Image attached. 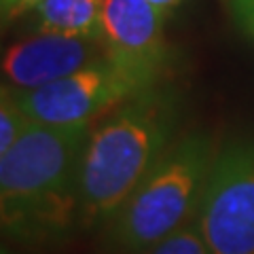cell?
Masks as SVG:
<instances>
[{
  "label": "cell",
  "mask_w": 254,
  "mask_h": 254,
  "mask_svg": "<svg viewBox=\"0 0 254 254\" xmlns=\"http://www.w3.org/2000/svg\"><path fill=\"white\" fill-rule=\"evenodd\" d=\"M87 125L32 123L0 155L2 225L21 240L58 237L81 222L78 168Z\"/></svg>",
  "instance_id": "1"
},
{
  "label": "cell",
  "mask_w": 254,
  "mask_h": 254,
  "mask_svg": "<svg viewBox=\"0 0 254 254\" xmlns=\"http://www.w3.org/2000/svg\"><path fill=\"white\" fill-rule=\"evenodd\" d=\"M172 113L168 102L140 93L85 144L78 168L81 225L93 227L117 216L168 144Z\"/></svg>",
  "instance_id": "2"
},
{
  "label": "cell",
  "mask_w": 254,
  "mask_h": 254,
  "mask_svg": "<svg viewBox=\"0 0 254 254\" xmlns=\"http://www.w3.org/2000/svg\"><path fill=\"white\" fill-rule=\"evenodd\" d=\"M212 161L205 138L193 136L170 146L110 220L113 242L127 252H146L193 220Z\"/></svg>",
  "instance_id": "3"
},
{
  "label": "cell",
  "mask_w": 254,
  "mask_h": 254,
  "mask_svg": "<svg viewBox=\"0 0 254 254\" xmlns=\"http://www.w3.org/2000/svg\"><path fill=\"white\" fill-rule=\"evenodd\" d=\"M195 222L210 254H254V142L214 155Z\"/></svg>",
  "instance_id": "4"
},
{
  "label": "cell",
  "mask_w": 254,
  "mask_h": 254,
  "mask_svg": "<svg viewBox=\"0 0 254 254\" xmlns=\"http://www.w3.org/2000/svg\"><path fill=\"white\" fill-rule=\"evenodd\" d=\"M144 89L110 60L81 68L49 85L13 91L19 106L41 125H89V121L117 102Z\"/></svg>",
  "instance_id": "5"
},
{
  "label": "cell",
  "mask_w": 254,
  "mask_h": 254,
  "mask_svg": "<svg viewBox=\"0 0 254 254\" xmlns=\"http://www.w3.org/2000/svg\"><path fill=\"white\" fill-rule=\"evenodd\" d=\"M165 11L148 0H104L102 38L106 55L142 89L153 83L163 64Z\"/></svg>",
  "instance_id": "6"
},
{
  "label": "cell",
  "mask_w": 254,
  "mask_h": 254,
  "mask_svg": "<svg viewBox=\"0 0 254 254\" xmlns=\"http://www.w3.org/2000/svg\"><path fill=\"white\" fill-rule=\"evenodd\" d=\"M108 60L100 38H72L41 32L11 45L2 58V74L15 89L49 85L81 68Z\"/></svg>",
  "instance_id": "7"
},
{
  "label": "cell",
  "mask_w": 254,
  "mask_h": 254,
  "mask_svg": "<svg viewBox=\"0 0 254 254\" xmlns=\"http://www.w3.org/2000/svg\"><path fill=\"white\" fill-rule=\"evenodd\" d=\"M104 0H43L36 6L38 28L47 34L72 38H102Z\"/></svg>",
  "instance_id": "8"
},
{
  "label": "cell",
  "mask_w": 254,
  "mask_h": 254,
  "mask_svg": "<svg viewBox=\"0 0 254 254\" xmlns=\"http://www.w3.org/2000/svg\"><path fill=\"white\" fill-rule=\"evenodd\" d=\"M32 123L34 121L23 113L15 93L4 85L2 100H0V155H4L28 131Z\"/></svg>",
  "instance_id": "9"
},
{
  "label": "cell",
  "mask_w": 254,
  "mask_h": 254,
  "mask_svg": "<svg viewBox=\"0 0 254 254\" xmlns=\"http://www.w3.org/2000/svg\"><path fill=\"white\" fill-rule=\"evenodd\" d=\"M144 254H210V250L193 218L185 227H180L178 231L170 233L165 240L148 248Z\"/></svg>",
  "instance_id": "10"
},
{
  "label": "cell",
  "mask_w": 254,
  "mask_h": 254,
  "mask_svg": "<svg viewBox=\"0 0 254 254\" xmlns=\"http://www.w3.org/2000/svg\"><path fill=\"white\" fill-rule=\"evenodd\" d=\"M233 13L246 32H254V0H231Z\"/></svg>",
  "instance_id": "11"
},
{
  "label": "cell",
  "mask_w": 254,
  "mask_h": 254,
  "mask_svg": "<svg viewBox=\"0 0 254 254\" xmlns=\"http://www.w3.org/2000/svg\"><path fill=\"white\" fill-rule=\"evenodd\" d=\"M43 0H2V13L4 17H17L28 9H36Z\"/></svg>",
  "instance_id": "12"
},
{
  "label": "cell",
  "mask_w": 254,
  "mask_h": 254,
  "mask_svg": "<svg viewBox=\"0 0 254 254\" xmlns=\"http://www.w3.org/2000/svg\"><path fill=\"white\" fill-rule=\"evenodd\" d=\"M148 2H153L155 6H159V9L168 11V9H170V6H174V4H178V2H182V0H148Z\"/></svg>",
  "instance_id": "13"
}]
</instances>
